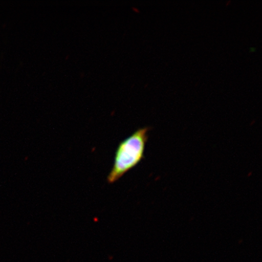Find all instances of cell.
<instances>
[{
  "label": "cell",
  "mask_w": 262,
  "mask_h": 262,
  "mask_svg": "<svg viewBox=\"0 0 262 262\" xmlns=\"http://www.w3.org/2000/svg\"><path fill=\"white\" fill-rule=\"evenodd\" d=\"M150 129V127H140L119 144L112 169L107 178L108 183L113 184L117 182L142 162L145 157Z\"/></svg>",
  "instance_id": "obj_1"
}]
</instances>
